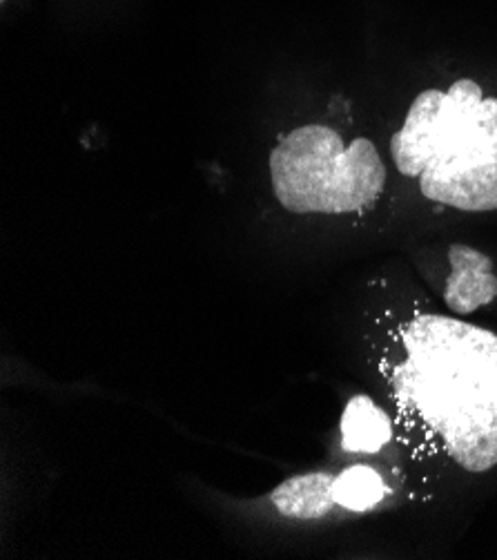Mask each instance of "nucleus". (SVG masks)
<instances>
[{"label": "nucleus", "instance_id": "5", "mask_svg": "<svg viewBox=\"0 0 497 560\" xmlns=\"http://www.w3.org/2000/svg\"><path fill=\"white\" fill-rule=\"evenodd\" d=\"M342 450L348 454H379L395 440V422L370 396H353L342 416Z\"/></svg>", "mask_w": 497, "mask_h": 560}, {"label": "nucleus", "instance_id": "4", "mask_svg": "<svg viewBox=\"0 0 497 560\" xmlns=\"http://www.w3.org/2000/svg\"><path fill=\"white\" fill-rule=\"evenodd\" d=\"M335 480L330 471H308L277 485L270 493L272 508L286 518L319 521L335 512Z\"/></svg>", "mask_w": 497, "mask_h": 560}, {"label": "nucleus", "instance_id": "2", "mask_svg": "<svg viewBox=\"0 0 497 560\" xmlns=\"http://www.w3.org/2000/svg\"><path fill=\"white\" fill-rule=\"evenodd\" d=\"M270 179L277 201L293 214L368 217L389 192V159L379 145L338 128H295L270 152Z\"/></svg>", "mask_w": 497, "mask_h": 560}, {"label": "nucleus", "instance_id": "3", "mask_svg": "<svg viewBox=\"0 0 497 560\" xmlns=\"http://www.w3.org/2000/svg\"><path fill=\"white\" fill-rule=\"evenodd\" d=\"M441 304L458 317L475 315L497 302L495 259L464 242H451L439 250L437 270H433Z\"/></svg>", "mask_w": 497, "mask_h": 560}, {"label": "nucleus", "instance_id": "1", "mask_svg": "<svg viewBox=\"0 0 497 560\" xmlns=\"http://www.w3.org/2000/svg\"><path fill=\"white\" fill-rule=\"evenodd\" d=\"M379 373L417 456H439L469 476L497 469L495 330L417 308L381 335Z\"/></svg>", "mask_w": 497, "mask_h": 560}, {"label": "nucleus", "instance_id": "6", "mask_svg": "<svg viewBox=\"0 0 497 560\" xmlns=\"http://www.w3.org/2000/svg\"><path fill=\"white\" fill-rule=\"evenodd\" d=\"M391 495L389 482L383 476L368 465H353L338 474L335 480V498L338 505L353 514H364L375 510L386 498Z\"/></svg>", "mask_w": 497, "mask_h": 560}, {"label": "nucleus", "instance_id": "7", "mask_svg": "<svg viewBox=\"0 0 497 560\" xmlns=\"http://www.w3.org/2000/svg\"><path fill=\"white\" fill-rule=\"evenodd\" d=\"M0 3H8V0H0Z\"/></svg>", "mask_w": 497, "mask_h": 560}]
</instances>
